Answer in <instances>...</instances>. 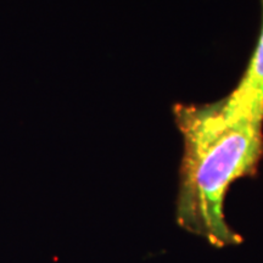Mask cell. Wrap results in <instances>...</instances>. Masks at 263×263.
<instances>
[{
  "instance_id": "1",
  "label": "cell",
  "mask_w": 263,
  "mask_h": 263,
  "mask_svg": "<svg viewBox=\"0 0 263 263\" xmlns=\"http://www.w3.org/2000/svg\"><path fill=\"white\" fill-rule=\"evenodd\" d=\"M183 159L177 196V223L185 232L223 249L242 241L224 216L233 183L256 172L263 156V122L242 116L224 100L177 105Z\"/></svg>"
},
{
  "instance_id": "2",
  "label": "cell",
  "mask_w": 263,
  "mask_h": 263,
  "mask_svg": "<svg viewBox=\"0 0 263 263\" xmlns=\"http://www.w3.org/2000/svg\"><path fill=\"white\" fill-rule=\"evenodd\" d=\"M262 10H263V0ZM230 110L263 122V14L257 47L238 87L223 99Z\"/></svg>"
}]
</instances>
